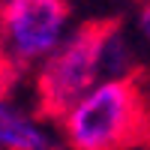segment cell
<instances>
[{"instance_id":"1","label":"cell","mask_w":150,"mask_h":150,"mask_svg":"<svg viewBox=\"0 0 150 150\" xmlns=\"http://www.w3.org/2000/svg\"><path fill=\"white\" fill-rule=\"evenodd\" d=\"M60 126L72 150L150 147V81L132 72L96 84Z\"/></svg>"},{"instance_id":"2","label":"cell","mask_w":150,"mask_h":150,"mask_svg":"<svg viewBox=\"0 0 150 150\" xmlns=\"http://www.w3.org/2000/svg\"><path fill=\"white\" fill-rule=\"evenodd\" d=\"M123 21L114 15L90 18L42 63L36 75V114L42 120H60L96 87L105 54L117 39Z\"/></svg>"},{"instance_id":"3","label":"cell","mask_w":150,"mask_h":150,"mask_svg":"<svg viewBox=\"0 0 150 150\" xmlns=\"http://www.w3.org/2000/svg\"><path fill=\"white\" fill-rule=\"evenodd\" d=\"M69 21L66 0H3L0 3V93L33 63L51 57Z\"/></svg>"},{"instance_id":"4","label":"cell","mask_w":150,"mask_h":150,"mask_svg":"<svg viewBox=\"0 0 150 150\" xmlns=\"http://www.w3.org/2000/svg\"><path fill=\"white\" fill-rule=\"evenodd\" d=\"M0 147L3 150H48L45 132L18 108L0 99Z\"/></svg>"},{"instance_id":"5","label":"cell","mask_w":150,"mask_h":150,"mask_svg":"<svg viewBox=\"0 0 150 150\" xmlns=\"http://www.w3.org/2000/svg\"><path fill=\"white\" fill-rule=\"evenodd\" d=\"M138 24H141V30H144V36L150 39V0H141V12H138Z\"/></svg>"}]
</instances>
